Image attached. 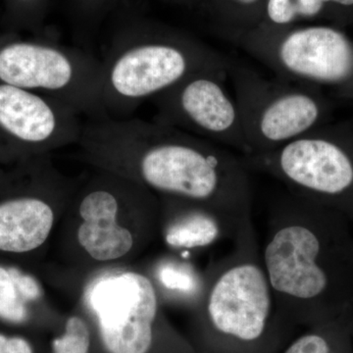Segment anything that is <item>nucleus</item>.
I'll return each instance as SVG.
<instances>
[{
	"label": "nucleus",
	"mask_w": 353,
	"mask_h": 353,
	"mask_svg": "<svg viewBox=\"0 0 353 353\" xmlns=\"http://www.w3.org/2000/svg\"><path fill=\"white\" fill-rule=\"evenodd\" d=\"M125 0H64L65 12L74 34L90 41Z\"/></svg>",
	"instance_id": "dca6fc26"
},
{
	"label": "nucleus",
	"mask_w": 353,
	"mask_h": 353,
	"mask_svg": "<svg viewBox=\"0 0 353 353\" xmlns=\"http://www.w3.org/2000/svg\"><path fill=\"white\" fill-rule=\"evenodd\" d=\"M166 209V225L163 238L173 250H189L209 248L224 240L233 241L245 221L236 219L208 206L163 196Z\"/></svg>",
	"instance_id": "ddd939ff"
},
{
	"label": "nucleus",
	"mask_w": 353,
	"mask_h": 353,
	"mask_svg": "<svg viewBox=\"0 0 353 353\" xmlns=\"http://www.w3.org/2000/svg\"><path fill=\"white\" fill-rule=\"evenodd\" d=\"M155 277L160 287L183 301L199 303L205 284V273L201 275L188 262L165 259L155 269Z\"/></svg>",
	"instance_id": "f3484780"
},
{
	"label": "nucleus",
	"mask_w": 353,
	"mask_h": 353,
	"mask_svg": "<svg viewBox=\"0 0 353 353\" xmlns=\"http://www.w3.org/2000/svg\"><path fill=\"white\" fill-rule=\"evenodd\" d=\"M82 116L53 97L0 83V130L23 145L48 150L78 143Z\"/></svg>",
	"instance_id": "9b49d317"
},
{
	"label": "nucleus",
	"mask_w": 353,
	"mask_h": 353,
	"mask_svg": "<svg viewBox=\"0 0 353 353\" xmlns=\"http://www.w3.org/2000/svg\"><path fill=\"white\" fill-rule=\"evenodd\" d=\"M23 301H36L41 294L39 283L32 276L25 275L15 268L8 269Z\"/></svg>",
	"instance_id": "4be33fe9"
},
{
	"label": "nucleus",
	"mask_w": 353,
	"mask_h": 353,
	"mask_svg": "<svg viewBox=\"0 0 353 353\" xmlns=\"http://www.w3.org/2000/svg\"><path fill=\"white\" fill-rule=\"evenodd\" d=\"M228 72L203 70L153 97L154 121L211 143L252 154L238 104L228 92Z\"/></svg>",
	"instance_id": "1a4fd4ad"
},
{
	"label": "nucleus",
	"mask_w": 353,
	"mask_h": 353,
	"mask_svg": "<svg viewBox=\"0 0 353 353\" xmlns=\"http://www.w3.org/2000/svg\"><path fill=\"white\" fill-rule=\"evenodd\" d=\"M104 347L110 353H145L152 347L159 303L157 288L138 272L108 274L88 287Z\"/></svg>",
	"instance_id": "9d476101"
},
{
	"label": "nucleus",
	"mask_w": 353,
	"mask_h": 353,
	"mask_svg": "<svg viewBox=\"0 0 353 353\" xmlns=\"http://www.w3.org/2000/svg\"><path fill=\"white\" fill-rule=\"evenodd\" d=\"M228 77L252 154L277 150L329 123L331 104L322 88L270 80L234 60Z\"/></svg>",
	"instance_id": "0eeeda50"
},
{
	"label": "nucleus",
	"mask_w": 353,
	"mask_h": 353,
	"mask_svg": "<svg viewBox=\"0 0 353 353\" xmlns=\"http://www.w3.org/2000/svg\"><path fill=\"white\" fill-rule=\"evenodd\" d=\"M250 171L263 173L288 192L353 221V129L326 124L271 152L243 155Z\"/></svg>",
	"instance_id": "39448f33"
},
{
	"label": "nucleus",
	"mask_w": 353,
	"mask_h": 353,
	"mask_svg": "<svg viewBox=\"0 0 353 353\" xmlns=\"http://www.w3.org/2000/svg\"><path fill=\"white\" fill-rule=\"evenodd\" d=\"M112 34L101 61L103 116L129 118L152 99L203 70L229 72L231 58L189 32L126 9L113 14Z\"/></svg>",
	"instance_id": "7ed1b4c3"
},
{
	"label": "nucleus",
	"mask_w": 353,
	"mask_h": 353,
	"mask_svg": "<svg viewBox=\"0 0 353 353\" xmlns=\"http://www.w3.org/2000/svg\"><path fill=\"white\" fill-rule=\"evenodd\" d=\"M266 0H201L199 7L223 39L254 29L262 22Z\"/></svg>",
	"instance_id": "2eb2a0df"
},
{
	"label": "nucleus",
	"mask_w": 353,
	"mask_h": 353,
	"mask_svg": "<svg viewBox=\"0 0 353 353\" xmlns=\"http://www.w3.org/2000/svg\"><path fill=\"white\" fill-rule=\"evenodd\" d=\"M101 81V60L55 39L0 48V82L57 99L88 118L103 116Z\"/></svg>",
	"instance_id": "6e6552de"
},
{
	"label": "nucleus",
	"mask_w": 353,
	"mask_h": 353,
	"mask_svg": "<svg viewBox=\"0 0 353 353\" xmlns=\"http://www.w3.org/2000/svg\"><path fill=\"white\" fill-rule=\"evenodd\" d=\"M28 317L25 301L21 297L8 269L0 267V318L13 323L24 322Z\"/></svg>",
	"instance_id": "aec40b11"
},
{
	"label": "nucleus",
	"mask_w": 353,
	"mask_h": 353,
	"mask_svg": "<svg viewBox=\"0 0 353 353\" xmlns=\"http://www.w3.org/2000/svg\"><path fill=\"white\" fill-rule=\"evenodd\" d=\"M7 353H34L31 345L25 339L13 336L8 339Z\"/></svg>",
	"instance_id": "b1692460"
},
{
	"label": "nucleus",
	"mask_w": 353,
	"mask_h": 353,
	"mask_svg": "<svg viewBox=\"0 0 353 353\" xmlns=\"http://www.w3.org/2000/svg\"><path fill=\"white\" fill-rule=\"evenodd\" d=\"M17 1L28 9L29 18L32 24L36 26L43 24L50 8V0H17Z\"/></svg>",
	"instance_id": "5701e85b"
},
{
	"label": "nucleus",
	"mask_w": 353,
	"mask_h": 353,
	"mask_svg": "<svg viewBox=\"0 0 353 353\" xmlns=\"http://www.w3.org/2000/svg\"><path fill=\"white\" fill-rule=\"evenodd\" d=\"M350 223L289 192L271 204L261 259L281 315L318 325L352 310Z\"/></svg>",
	"instance_id": "f03ea898"
},
{
	"label": "nucleus",
	"mask_w": 353,
	"mask_h": 353,
	"mask_svg": "<svg viewBox=\"0 0 353 353\" xmlns=\"http://www.w3.org/2000/svg\"><path fill=\"white\" fill-rule=\"evenodd\" d=\"M326 11L321 0H266L261 23L274 28L294 27L316 19Z\"/></svg>",
	"instance_id": "a211bd4d"
},
{
	"label": "nucleus",
	"mask_w": 353,
	"mask_h": 353,
	"mask_svg": "<svg viewBox=\"0 0 353 353\" xmlns=\"http://www.w3.org/2000/svg\"><path fill=\"white\" fill-rule=\"evenodd\" d=\"M78 143L95 163L162 196L252 218V171L243 155L167 125L139 118H88Z\"/></svg>",
	"instance_id": "f257e3e1"
},
{
	"label": "nucleus",
	"mask_w": 353,
	"mask_h": 353,
	"mask_svg": "<svg viewBox=\"0 0 353 353\" xmlns=\"http://www.w3.org/2000/svg\"><path fill=\"white\" fill-rule=\"evenodd\" d=\"M277 75L289 81L333 90L353 101V41L330 26L254 29L227 39Z\"/></svg>",
	"instance_id": "423d86ee"
},
{
	"label": "nucleus",
	"mask_w": 353,
	"mask_h": 353,
	"mask_svg": "<svg viewBox=\"0 0 353 353\" xmlns=\"http://www.w3.org/2000/svg\"><path fill=\"white\" fill-rule=\"evenodd\" d=\"M327 9L329 7H341V8H352L353 0H321Z\"/></svg>",
	"instance_id": "a878e982"
},
{
	"label": "nucleus",
	"mask_w": 353,
	"mask_h": 353,
	"mask_svg": "<svg viewBox=\"0 0 353 353\" xmlns=\"http://www.w3.org/2000/svg\"><path fill=\"white\" fill-rule=\"evenodd\" d=\"M197 304L211 331L241 345L263 340L272 318L280 314L252 218L241 226L231 252L205 272Z\"/></svg>",
	"instance_id": "20e7f679"
},
{
	"label": "nucleus",
	"mask_w": 353,
	"mask_h": 353,
	"mask_svg": "<svg viewBox=\"0 0 353 353\" xmlns=\"http://www.w3.org/2000/svg\"><path fill=\"white\" fill-rule=\"evenodd\" d=\"M165 3L171 4V6L188 7V8H194L199 7L201 0H161Z\"/></svg>",
	"instance_id": "393cba45"
},
{
	"label": "nucleus",
	"mask_w": 353,
	"mask_h": 353,
	"mask_svg": "<svg viewBox=\"0 0 353 353\" xmlns=\"http://www.w3.org/2000/svg\"><path fill=\"white\" fill-rule=\"evenodd\" d=\"M90 334L82 318H70L65 327V333L52 343L53 353H88Z\"/></svg>",
	"instance_id": "412c9836"
},
{
	"label": "nucleus",
	"mask_w": 353,
	"mask_h": 353,
	"mask_svg": "<svg viewBox=\"0 0 353 353\" xmlns=\"http://www.w3.org/2000/svg\"><path fill=\"white\" fill-rule=\"evenodd\" d=\"M345 321H347L348 332H350V343H352V347H353V309L345 315Z\"/></svg>",
	"instance_id": "bb28decb"
},
{
	"label": "nucleus",
	"mask_w": 353,
	"mask_h": 353,
	"mask_svg": "<svg viewBox=\"0 0 353 353\" xmlns=\"http://www.w3.org/2000/svg\"><path fill=\"white\" fill-rule=\"evenodd\" d=\"M54 212L50 202L38 196L10 199L0 204V250L27 252L50 236Z\"/></svg>",
	"instance_id": "4468645a"
},
{
	"label": "nucleus",
	"mask_w": 353,
	"mask_h": 353,
	"mask_svg": "<svg viewBox=\"0 0 353 353\" xmlns=\"http://www.w3.org/2000/svg\"><path fill=\"white\" fill-rule=\"evenodd\" d=\"M131 183L121 176H106L88 185L81 196L78 230L81 246L92 259L110 261L132 250L131 232L118 223L121 206Z\"/></svg>",
	"instance_id": "f8f14e48"
},
{
	"label": "nucleus",
	"mask_w": 353,
	"mask_h": 353,
	"mask_svg": "<svg viewBox=\"0 0 353 353\" xmlns=\"http://www.w3.org/2000/svg\"><path fill=\"white\" fill-rule=\"evenodd\" d=\"M315 326L314 331L299 336L284 353H329L347 332L345 316Z\"/></svg>",
	"instance_id": "6ab92c4d"
}]
</instances>
